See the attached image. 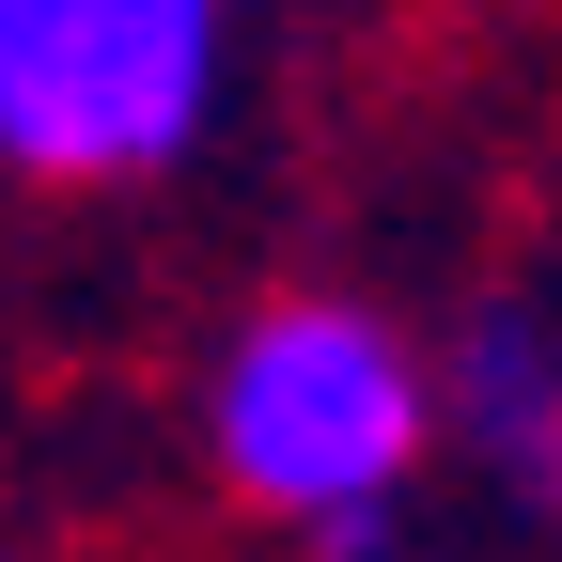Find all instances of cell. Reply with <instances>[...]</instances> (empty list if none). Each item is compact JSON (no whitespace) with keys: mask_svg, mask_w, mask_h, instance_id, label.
I'll return each instance as SVG.
<instances>
[{"mask_svg":"<svg viewBox=\"0 0 562 562\" xmlns=\"http://www.w3.org/2000/svg\"><path fill=\"white\" fill-rule=\"evenodd\" d=\"M250 0H0V172L140 188L203 157Z\"/></svg>","mask_w":562,"mask_h":562,"instance_id":"7a4b0ae2","label":"cell"},{"mask_svg":"<svg viewBox=\"0 0 562 562\" xmlns=\"http://www.w3.org/2000/svg\"><path fill=\"white\" fill-rule=\"evenodd\" d=\"M438 422H453V453L501 484L516 516L562 531V328L531 297H484L453 344H438Z\"/></svg>","mask_w":562,"mask_h":562,"instance_id":"3957f363","label":"cell"},{"mask_svg":"<svg viewBox=\"0 0 562 562\" xmlns=\"http://www.w3.org/2000/svg\"><path fill=\"white\" fill-rule=\"evenodd\" d=\"M0 562H16V547H0Z\"/></svg>","mask_w":562,"mask_h":562,"instance_id":"277c9868","label":"cell"},{"mask_svg":"<svg viewBox=\"0 0 562 562\" xmlns=\"http://www.w3.org/2000/svg\"><path fill=\"white\" fill-rule=\"evenodd\" d=\"M438 360L375 297H266L203 375V469L328 562H391V516L438 453Z\"/></svg>","mask_w":562,"mask_h":562,"instance_id":"6da1fadb","label":"cell"}]
</instances>
